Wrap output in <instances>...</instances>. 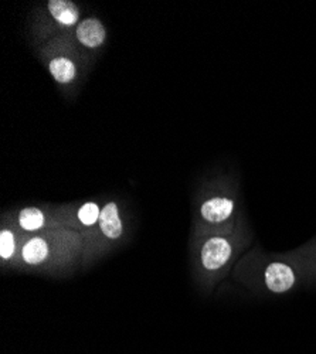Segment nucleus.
I'll list each match as a JSON object with an SVG mask.
<instances>
[{
    "label": "nucleus",
    "instance_id": "1",
    "mask_svg": "<svg viewBox=\"0 0 316 354\" xmlns=\"http://www.w3.org/2000/svg\"><path fill=\"white\" fill-rule=\"evenodd\" d=\"M232 245H230V243L225 239H210L202 250V262L205 265V268L209 271H214L224 267L230 257H232Z\"/></svg>",
    "mask_w": 316,
    "mask_h": 354
},
{
    "label": "nucleus",
    "instance_id": "2",
    "mask_svg": "<svg viewBox=\"0 0 316 354\" xmlns=\"http://www.w3.org/2000/svg\"><path fill=\"white\" fill-rule=\"evenodd\" d=\"M295 283L294 271L286 263L272 262L266 270V285L271 292L282 293L290 290Z\"/></svg>",
    "mask_w": 316,
    "mask_h": 354
},
{
    "label": "nucleus",
    "instance_id": "3",
    "mask_svg": "<svg viewBox=\"0 0 316 354\" xmlns=\"http://www.w3.org/2000/svg\"><path fill=\"white\" fill-rule=\"evenodd\" d=\"M77 39L85 47H100L105 41V28L97 19H85L77 27Z\"/></svg>",
    "mask_w": 316,
    "mask_h": 354
},
{
    "label": "nucleus",
    "instance_id": "4",
    "mask_svg": "<svg viewBox=\"0 0 316 354\" xmlns=\"http://www.w3.org/2000/svg\"><path fill=\"white\" fill-rule=\"evenodd\" d=\"M234 201L225 197H216L207 200L202 205V216L209 223H223L233 214Z\"/></svg>",
    "mask_w": 316,
    "mask_h": 354
},
{
    "label": "nucleus",
    "instance_id": "5",
    "mask_svg": "<svg viewBox=\"0 0 316 354\" xmlns=\"http://www.w3.org/2000/svg\"><path fill=\"white\" fill-rule=\"evenodd\" d=\"M100 225L101 231L106 235L108 239L115 240L121 237L122 234V223L120 220L118 207L115 203H108L101 212L100 216Z\"/></svg>",
    "mask_w": 316,
    "mask_h": 354
},
{
    "label": "nucleus",
    "instance_id": "6",
    "mask_svg": "<svg viewBox=\"0 0 316 354\" xmlns=\"http://www.w3.org/2000/svg\"><path fill=\"white\" fill-rule=\"evenodd\" d=\"M48 10L57 21L64 26L75 24L80 17L77 6L70 0H50Z\"/></svg>",
    "mask_w": 316,
    "mask_h": 354
},
{
    "label": "nucleus",
    "instance_id": "7",
    "mask_svg": "<svg viewBox=\"0 0 316 354\" xmlns=\"http://www.w3.org/2000/svg\"><path fill=\"white\" fill-rule=\"evenodd\" d=\"M50 73L55 81L62 84H67L74 80L75 77V66L73 62H70L66 57L54 58L50 63Z\"/></svg>",
    "mask_w": 316,
    "mask_h": 354
},
{
    "label": "nucleus",
    "instance_id": "8",
    "mask_svg": "<svg viewBox=\"0 0 316 354\" xmlns=\"http://www.w3.org/2000/svg\"><path fill=\"white\" fill-rule=\"evenodd\" d=\"M48 255V247L47 243L41 239H33L28 241L23 248V258L27 263H40L43 262Z\"/></svg>",
    "mask_w": 316,
    "mask_h": 354
},
{
    "label": "nucleus",
    "instance_id": "9",
    "mask_svg": "<svg viewBox=\"0 0 316 354\" xmlns=\"http://www.w3.org/2000/svg\"><path fill=\"white\" fill-rule=\"evenodd\" d=\"M19 223L27 231H36L44 225V216L39 209L28 207L20 212Z\"/></svg>",
    "mask_w": 316,
    "mask_h": 354
},
{
    "label": "nucleus",
    "instance_id": "10",
    "mask_svg": "<svg viewBox=\"0 0 316 354\" xmlns=\"http://www.w3.org/2000/svg\"><path fill=\"white\" fill-rule=\"evenodd\" d=\"M100 216H101V213H100V209L95 203L84 204L78 212V218L85 225H93L94 223H97V220H100Z\"/></svg>",
    "mask_w": 316,
    "mask_h": 354
},
{
    "label": "nucleus",
    "instance_id": "11",
    "mask_svg": "<svg viewBox=\"0 0 316 354\" xmlns=\"http://www.w3.org/2000/svg\"><path fill=\"white\" fill-rule=\"evenodd\" d=\"M15 252V239L13 234L8 230H3L0 234V257L3 259H8Z\"/></svg>",
    "mask_w": 316,
    "mask_h": 354
}]
</instances>
